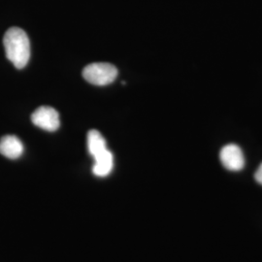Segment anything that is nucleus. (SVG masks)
<instances>
[{
  "mask_svg": "<svg viewBox=\"0 0 262 262\" xmlns=\"http://www.w3.org/2000/svg\"><path fill=\"white\" fill-rule=\"evenodd\" d=\"M3 44L6 56L16 68L28 64L30 57V43L28 34L19 28H11L4 35Z\"/></svg>",
  "mask_w": 262,
  "mask_h": 262,
  "instance_id": "nucleus-1",
  "label": "nucleus"
},
{
  "mask_svg": "<svg viewBox=\"0 0 262 262\" xmlns=\"http://www.w3.org/2000/svg\"><path fill=\"white\" fill-rule=\"evenodd\" d=\"M83 76L91 84L95 85H106L111 84L116 80L118 76V69L116 68V66L110 63H92L84 67Z\"/></svg>",
  "mask_w": 262,
  "mask_h": 262,
  "instance_id": "nucleus-2",
  "label": "nucleus"
},
{
  "mask_svg": "<svg viewBox=\"0 0 262 262\" xmlns=\"http://www.w3.org/2000/svg\"><path fill=\"white\" fill-rule=\"evenodd\" d=\"M222 164L229 171H240L245 166V157L243 150L235 144H228L220 152Z\"/></svg>",
  "mask_w": 262,
  "mask_h": 262,
  "instance_id": "nucleus-3",
  "label": "nucleus"
},
{
  "mask_svg": "<svg viewBox=\"0 0 262 262\" xmlns=\"http://www.w3.org/2000/svg\"><path fill=\"white\" fill-rule=\"evenodd\" d=\"M32 122L42 129L55 131L59 127L58 113L52 107L42 106L38 108L31 116Z\"/></svg>",
  "mask_w": 262,
  "mask_h": 262,
  "instance_id": "nucleus-4",
  "label": "nucleus"
},
{
  "mask_svg": "<svg viewBox=\"0 0 262 262\" xmlns=\"http://www.w3.org/2000/svg\"><path fill=\"white\" fill-rule=\"evenodd\" d=\"M24 152V145L18 137L6 135L0 140V154L10 159H19Z\"/></svg>",
  "mask_w": 262,
  "mask_h": 262,
  "instance_id": "nucleus-5",
  "label": "nucleus"
},
{
  "mask_svg": "<svg viewBox=\"0 0 262 262\" xmlns=\"http://www.w3.org/2000/svg\"><path fill=\"white\" fill-rule=\"evenodd\" d=\"M94 159L93 172L94 175L97 177H106L108 176L112 171L114 165V158L112 152L109 150H106L99 157Z\"/></svg>",
  "mask_w": 262,
  "mask_h": 262,
  "instance_id": "nucleus-6",
  "label": "nucleus"
},
{
  "mask_svg": "<svg viewBox=\"0 0 262 262\" xmlns=\"http://www.w3.org/2000/svg\"><path fill=\"white\" fill-rule=\"evenodd\" d=\"M88 148L91 156L95 159L98 156L102 155L105 152L107 149L106 146V141L101 135L99 131L93 130L90 131L88 134Z\"/></svg>",
  "mask_w": 262,
  "mask_h": 262,
  "instance_id": "nucleus-7",
  "label": "nucleus"
},
{
  "mask_svg": "<svg viewBox=\"0 0 262 262\" xmlns=\"http://www.w3.org/2000/svg\"><path fill=\"white\" fill-rule=\"evenodd\" d=\"M254 179L258 184H260L262 186V163L256 170V172L254 174Z\"/></svg>",
  "mask_w": 262,
  "mask_h": 262,
  "instance_id": "nucleus-8",
  "label": "nucleus"
}]
</instances>
